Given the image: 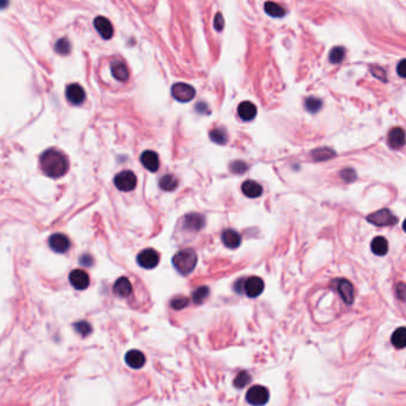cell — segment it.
Wrapping results in <instances>:
<instances>
[{
  "instance_id": "14",
  "label": "cell",
  "mask_w": 406,
  "mask_h": 406,
  "mask_svg": "<svg viewBox=\"0 0 406 406\" xmlns=\"http://www.w3.org/2000/svg\"><path fill=\"white\" fill-rule=\"evenodd\" d=\"M140 162H142L143 166L145 169H148V171L151 172H156L158 171L159 169V157L158 154L153 151H144L140 156Z\"/></svg>"
},
{
  "instance_id": "12",
  "label": "cell",
  "mask_w": 406,
  "mask_h": 406,
  "mask_svg": "<svg viewBox=\"0 0 406 406\" xmlns=\"http://www.w3.org/2000/svg\"><path fill=\"white\" fill-rule=\"evenodd\" d=\"M387 143L391 148L397 150V148H402L406 143V134L405 131L400 127H394L388 132Z\"/></svg>"
},
{
  "instance_id": "40",
  "label": "cell",
  "mask_w": 406,
  "mask_h": 406,
  "mask_svg": "<svg viewBox=\"0 0 406 406\" xmlns=\"http://www.w3.org/2000/svg\"><path fill=\"white\" fill-rule=\"evenodd\" d=\"M370 70H372V73H373V75H374L375 77H378V78H380L381 81H386V76H385V70L382 69V68H375V67H372V68H370Z\"/></svg>"
},
{
  "instance_id": "1",
  "label": "cell",
  "mask_w": 406,
  "mask_h": 406,
  "mask_svg": "<svg viewBox=\"0 0 406 406\" xmlns=\"http://www.w3.org/2000/svg\"><path fill=\"white\" fill-rule=\"evenodd\" d=\"M40 168L46 176L51 178L62 177L67 174L69 168V163L67 157L56 150V148H49L40 156Z\"/></svg>"
},
{
  "instance_id": "35",
  "label": "cell",
  "mask_w": 406,
  "mask_h": 406,
  "mask_svg": "<svg viewBox=\"0 0 406 406\" xmlns=\"http://www.w3.org/2000/svg\"><path fill=\"white\" fill-rule=\"evenodd\" d=\"M189 304V298H186V297L184 296H177L175 297V298H172L170 305L172 309H175V310H182V309L186 308Z\"/></svg>"
},
{
  "instance_id": "19",
  "label": "cell",
  "mask_w": 406,
  "mask_h": 406,
  "mask_svg": "<svg viewBox=\"0 0 406 406\" xmlns=\"http://www.w3.org/2000/svg\"><path fill=\"white\" fill-rule=\"evenodd\" d=\"M239 116L245 121L253 120L257 115V107L253 102L251 101H244L239 105L238 107Z\"/></svg>"
},
{
  "instance_id": "10",
  "label": "cell",
  "mask_w": 406,
  "mask_h": 406,
  "mask_svg": "<svg viewBox=\"0 0 406 406\" xmlns=\"http://www.w3.org/2000/svg\"><path fill=\"white\" fill-rule=\"evenodd\" d=\"M94 26L96 31L101 35L102 38L111 39L113 37V35H114V29H113L112 23H111L106 17H96L94 19Z\"/></svg>"
},
{
  "instance_id": "11",
  "label": "cell",
  "mask_w": 406,
  "mask_h": 406,
  "mask_svg": "<svg viewBox=\"0 0 406 406\" xmlns=\"http://www.w3.org/2000/svg\"><path fill=\"white\" fill-rule=\"evenodd\" d=\"M70 284L74 286L76 290H86L89 286V276L83 270L72 271L69 276Z\"/></svg>"
},
{
  "instance_id": "29",
  "label": "cell",
  "mask_w": 406,
  "mask_h": 406,
  "mask_svg": "<svg viewBox=\"0 0 406 406\" xmlns=\"http://www.w3.org/2000/svg\"><path fill=\"white\" fill-rule=\"evenodd\" d=\"M209 296V289L207 286H200L196 290L192 292V300H194L196 304H201L203 303V300H206L207 297Z\"/></svg>"
},
{
  "instance_id": "16",
  "label": "cell",
  "mask_w": 406,
  "mask_h": 406,
  "mask_svg": "<svg viewBox=\"0 0 406 406\" xmlns=\"http://www.w3.org/2000/svg\"><path fill=\"white\" fill-rule=\"evenodd\" d=\"M125 361H126L127 366L133 368V369H139V368H142L145 365L146 359L145 355L140 350L132 349L130 352H127V354L125 355Z\"/></svg>"
},
{
  "instance_id": "3",
  "label": "cell",
  "mask_w": 406,
  "mask_h": 406,
  "mask_svg": "<svg viewBox=\"0 0 406 406\" xmlns=\"http://www.w3.org/2000/svg\"><path fill=\"white\" fill-rule=\"evenodd\" d=\"M246 399L253 406H264L270 399V392L264 386H253L247 391Z\"/></svg>"
},
{
  "instance_id": "39",
  "label": "cell",
  "mask_w": 406,
  "mask_h": 406,
  "mask_svg": "<svg viewBox=\"0 0 406 406\" xmlns=\"http://www.w3.org/2000/svg\"><path fill=\"white\" fill-rule=\"evenodd\" d=\"M397 73H398L400 77L406 78V60L400 61L398 63V66H397Z\"/></svg>"
},
{
  "instance_id": "34",
  "label": "cell",
  "mask_w": 406,
  "mask_h": 406,
  "mask_svg": "<svg viewBox=\"0 0 406 406\" xmlns=\"http://www.w3.org/2000/svg\"><path fill=\"white\" fill-rule=\"evenodd\" d=\"M55 50L60 55H68L70 51V43L67 38L58 39L55 44Z\"/></svg>"
},
{
  "instance_id": "36",
  "label": "cell",
  "mask_w": 406,
  "mask_h": 406,
  "mask_svg": "<svg viewBox=\"0 0 406 406\" xmlns=\"http://www.w3.org/2000/svg\"><path fill=\"white\" fill-rule=\"evenodd\" d=\"M247 170V164L245 162H241V160H235L230 164V171L234 172V174H244L245 171Z\"/></svg>"
},
{
  "instance_id": "45",
  "label": "cell",
  "mask_w": 406,
  "mask_h": 406,
  "mask_svg": "<svg viewBox=\"0 0 406 406\" xmlns=\"http://www.w3.org/2000/svg\"><path fill=\"white\" fill-rule=\"evenodd\" d=\"M403 229H404V230H405V232H406V219H405L404 223H403Z\"/></svg>"
},
{
  "instance_id": "26",
  "label": "cell",
  "mask_w": 406,
  "mask_h": 406,
  "mask_svg": "<svg viewBox=\"0 0 406 406\" xmlns=\"http://www.w3.org/2000/svg\"><path fill=\"white\" fill-rule=\"evenodd\" d=\"M392 344L396 348L403 349L406 347V328L405 327H402V328H398L396 332H393L392 338Z\"/></svg>"
},
{
  "instance_id": "38",
  "label": "cell",
  "mask_w": 406,
  "mask_h": 406,
  "mask_svg": "<svg viewBox=\"0 0 406 406\" xmlns=\"http://www.w3.org/2000/svg\"><path fill=\"white\" fill-rule=\"evenodd\" d=\"M396 292H397L398 298L400 300H403V302H405L406 300V284L405 283H399V284L397 285Z\"/></svg>"
},
{
  "instance_id": "18",
  "label": "cell",
  "mask_w": 406,
  "mask_h": 406,
  "mask_svg": "<svg viewBox=\"0 0 406 406\" xmlns=\"http://www.w3.org/2000/svg\"><path fill=\"white\" fill-rule=\"evenodd\" d=\"M221 239L224 246L228 248H238L241 245V236L234 229H224Z\"/></svg>"
},
{
  "instance_id": "32",
  "label": "cell",
  "mask_w": 406,
  "mask_h": 406,
  "mask_svg": "<svg viewBox=\"0 0 406 406\" xmlns=\"http://www.w3.org/2000/svg\"><path fill=\"white\" fill-rule=\"evenodd\" d=\"M250 381H251L250 373L246 372V370H242V372H240L238 375H236V378L234 380V386L238 388H242V387L247 386V385L250 384Z\"/></svg>"
},
{
  "instance_id": "27",
  "label": "cell",
  "mask_w": 406,
  "mask_h": 406,
  "mask_svg": "<svg viewBox=\"0 0 406 406\" xmlns=\"http://www.w3.org/2000/svg\"><path fill=\"white\" fill-rule=\"evenodd\" d=\"M178 180L172 175H165L159 180V186L165 191H172L177 188Z\"/></svg>"
},
{
  "instance_id": "41",
  "label": "cell",
  "mask_w": 406,
  "mask_h": 406,
  "mask_svg": "<svg viewBox=\"0 0 406 406\" xmlns=\"http://www.w3.org/2000/svg\"><path fill=\"white\" fill-rule=\"evenodd\" d=\"M214 26H215V29L218 31H221L223 29V17H222V14H221V13H216Z\"/></svg>"
},
{
  "instance_id": "15",
  "label": "cell",
  "mask_w": 406,
  "mask_h": 406,
  "mask_svg": "<svg viewBox=\"0 0 406 406\" xmlns=\"http://www.w3.org/2000/svg\"><path fill=\"white\" fill-rule=\"evenodd\" d=\"M337 291L346 304H352L354 300V289H353L352 283L346 279H340L337 282Z\"/></svg>"
},
{
  "instance_id": "31",
  "label": "cell",
  "mask_w": 406,
  "mask_h": 406,
  "mask_svg": "<svg viewBox=\"0 0 406 406\" xmlns=\"http://www.w3.org/2000/svg\"><path fill=\"white\" fill-rule=\"evenodd\" d=\"M322 107V101L317 98H308L305 100V108L308 112L317 113Z\"/></svg>"
},
{
  "instance_id": "20",
  "label": "cell",
  "mask_w": 406,
  "mask_h": 406,
  "mask_svg": "<svg viewBox=\"0 0 406 406\" xmlns=\"http://www.w3.org/2000/svg\"><path fill=\"white\" fill-rule=\"evenodd\" d=\"M111 72H112V75L114 76V78H116L118 81H121V82H125L130 77L128 68L126 67V64L121 62V61L112 62V64H111Z\"/></svg>"
},
{
  "instance_id": "8",
  "label": "cell",
  "mask_w": 406,
  "mask_h": 406,
  "mask_svg": "<svg viewBox=\"0 0 406 406\" xmlns=\"http://www.w3.org/2000/svg\"><path fill=\"white\" fill-rule=\"evenodd\" d=\"M264 280L260 277L253 276L244 280V291L251 298H256V297L260 296L262 291H264Z\"/></svg>"
},
{
  "instance_id": "25",
  "label": "cell",
  "mask_w": 406,
  "mask_h": 406,
  "mask_svg": "<svg viewBox=\"0 0 406 406\" xmlns=\"http://www.w3.org/2000/svg\"><path fill=\"white\" fill-rule=\"evenodd\" d=\"M265 11L268 16L274 17V18H282L286 14L285 8L274 1L265 2Z\"/></svg>"
},
{
  "instance_id": "44",
  "label": "cell",
  "mask_w": 406,
  "mask_h": 406,
  "mask_svg": "<svg viewBox=\"0 0 406 406\" xmlns=\"http://www.w3.org/2000/svg\"><path fill=\"white\" fill-rule=\"evenodd\" d=\"M8 5V0H0V8H5Z\"/></svg>"
},
{
  "instance_id": "6",
  "label": "cell",
  "mask_w": 406,
  "mask_h": 406,
  "mask_svg": "<svg viewBox=\"0 0 406 406\" xmlns=\"http://www.w3.org/2000/svg\"><path fill=\"white\" fill-rule=\"evenodd\" d=\"M114 184L121 191H132L137 186V176L132 171H121L114 177Z\"/></svg>"
},
{
  "instance_id": "42",
  "label": "cell",
  "mask_w": 406,
  "mask_h": 406,
  "mask_svg": "<svg viewBox=\"0 0 406 406\" xmlns=\"http://www.w3.org/2000/svg\"><path fill=\"white\" fill-rule=\"evenodd\" d=\"M81 264L84 266H90L93 264V258L89 256H82L81 257Z\"/></svg>"
},
{
  "instance_id": "28",
  "label": "cell",
  "mask_w": 406,
  "mask_h": 406,
  "mask_svg": "<svg viewBox=\"0 0 406 406\" xmlns=\"http://www.w3.org/2000/svg\"><path fill=\"white\" fill-rule=\"evenodd\" d=\"M335 157V152L329 148H320L312 151V158L318 162H323V160H328L330 158Z\"/></svg>"
},
{
  "instance_id": "21",
  "label": "cell",
  "mask_w": 406,
  "mask_h": 406,
  "mask_svg": "<svg viewBox=\"0 0 406 406\" xmlns=\"http://www.w3.org/2000/svg\"><path fill=\"white\" fill-rule=\"evenodd\" d=\"M204 226V218L197 213H191L184 218V227L189 230L197 232Z\"/></svg>"
},
{
  "instance_id": "22",
  "label": "cell",
  "mask_w": 406,
  "mask_h": 406,
  "mask_svg": "<svg viewBox=\"0 0 406 406\" xmlns=\"http://www.w3.org/2000/svg\"><path fill=\"white\" fill-rule=\"evenodd\" d=\"M241 190L247 197L257 198L262 194V186L256 181H246L241 186Z\"/></svg>"
},
{
  "instance_id": "4",
  "label": "cell",
  "mask_w": 406,
  "mask_h": 406,
  "mask_svg": "<svg viewBox=\"0 0 406 406\" xmlns=\"http://www.w3.org/2000/svg\"><path fill=\"white\" fill-rule=\"evenodd\" d=\"M367 220L369 221L370 223L379 227L393 226V224L398 222V219H397L388 209H380L378 210V212L373 213V214L368 215Z\"/></svg>"
},
{
  "instance_id": "9",
  "label": "cell",
  "mask_w": 406,
  "mask_h": 406,
  "mask_svg": "<svg viewBox=\"0 0 406 406\" xmlns=\"http://www.w3.org/2000/svg\"><path fill=\"white\" fill-rule=\"evenodd\" d=\"M66 96L68 101L73 105H81L86 100V93L84 89L78 83H72L67 87Z\"/></svg>"
},
{
  "instance_id": "13",
  "label": "cell",
  "mask_w": 406,
  "mask_h": 406,
  "mask_svg": "<svg viewBox=\"0 0 406 406\" xmlns=\"http://www.w3.org/2000/svg\"><path fill=\"white\" fill-rule=\"evenodd\" d=\"M49 246H50V248L54 252L66 253L70 247V241L66 235L54 234L49 239Z\"/></svg>"
},
{
  "instance_id": "33",
  "label": "cell",
  "mask_w": 406,
  "mask_h": 406,
  "mask_svg": "<svg viewBox=\"0 0 406 406\" xmlns=\"http://www.w3.org/2000/svg\"><path fill=\"white\" fill-rule=\"evenodd\" d=\"M74 329L76 330V332L81 335V336H88V335L92 332V326L86 321H80V322L74 324Z\"/></svg>"
},
{
  "instance_id": "7",
  "label": "cell",
  "mask_w": 406,
  "mask_h": 406,
  "mask_svg": "<svg viewBox=\"0 0 406 406\" xmlns=\"http://www.w3.org/2000/svg\"><path fill=\"white\" fill-rule=\"evenodd\" d=\"M137 260H138V264L140 266L150 270V268H154L158 265L159 254L157 251L152 250V248H146V250H143L138 254Z\"/></svg>"
},
{
  "instance_id": "17",
  "label": "cell",
  "mask_w": 406,
  "mask_h": 406,
  "mask_svg": "<svg viewBox=\"0 0 406 406\" xmlns=\"http://www.w3.org/2000/svg\"><path fill=\"white\" fill-rule=\"evenodd\" d=\"M132 284H131L130 279L126 278V277H120L114 283V286H113L114 294L116 296L121 297V298H126V297L130 296L132 294Z\"/></svg>"
},
{
  "instance_id": "2",
  "label": "cell",
  "mask_w": 406,
  "mask_h": 406,
  "mask_svg": "<svg viewBox=\"0 0 406 406\" xmlns=\"http://www.w3.org/2000/svg\"><path fill=\"white\" fill-rule=\"evenodd\" d=\"M172 264L182 274H189L194 271L197 264V254L192 248H184L174 256Z\"/></svg>"
},
{
  "instance_id": "30",
  "label": "cell",
  "mask_w": 406,
  "mask_h": 406,
  "mask_svg": "<svg viewBox=\"0 0 406 406\" xmlns=\"http://www.w3.org/2000/svg\"><path fill=\"white\" fill-rule=\"evenodd\" d=\"M344 54H346V50H344L342 46H335L334 49H332V51L329 54L330 62L334 64L341 63L344 58Z\"/></svg>"
},
{
  "instance_id": "23",
  "label": "cell",
  "mask_w": 406,
  "mask_h": 406,
  "mask_svg": "<svg viewBox=\"0 0 406 406\" xmlns=\"http://www.w3.org/2000/svg\"><path fill=\"white\" fill-rule=\"evenodd\" d=\"M370 247H372L373 253L376 256H385L388 252V242L384 236H376L373 239Z\"/></svg>"
},
{
  "instance_id": "5",
  "label": "cell",
  "mask_w": 406,
  "mask_h": 406,
  "mask_svg": "<svg viewBox=\"0 0 406 406\" xmlns=\"http://www.w3.org/2000/svg\"><path fill=\"white\" fill-rule=\"evenodd\" d=\"M171 94L175 99H176L177 101L189 102L195 98V94H196V92H195L194 87H191L190 84L178 82V83H175L174 86H172Z\"/></svg>"
},
{
  "instance_id": "24",
  "label": "cell",
  "mask_w": 406,
  "mask_h": 406,
  "mask_svg": "<svg viewBox=\"0 0 406 406\" xmlns=\"http://www.w3.org/2000/svg\"><path fill=\"white\" fill-rule=\"evenodd\" d=\"M209 137L213 142L216 144L223 145L228 142V133H227L226 128L223 127H215L209 132Z\"/></svg>"
},
{
  "instance_id": "37",
  "label": "cell",
  "mask_w": 406,
  "mask_h": 406,
  "mask_svg": "<svg viewBox=\"0 0 406 406\" xmlns=\"http://www.w3.org/2000/svg\"><path fill=\"white\" fill-rule=\"evenodd\" d=\"M341 177L346 182H353L356 178V172L353 169H344V170L341 171Z\"/></svg>"
},
{
  "instance_id": "43",
  "label": "cell",
  "mask_w": 406,
  "mask_h": 406,
  "mask_svg": "<svg viewBox=\"0 0 406 406\" xmlns=\"http://www.w3.org/2000/svg\"><path fill=\"white\" fill-rule=\"evenodd\" d=\"M235 290L238 292H242L244 291V280H238L235 284Z\"/></svg>"
}]
</instances>
